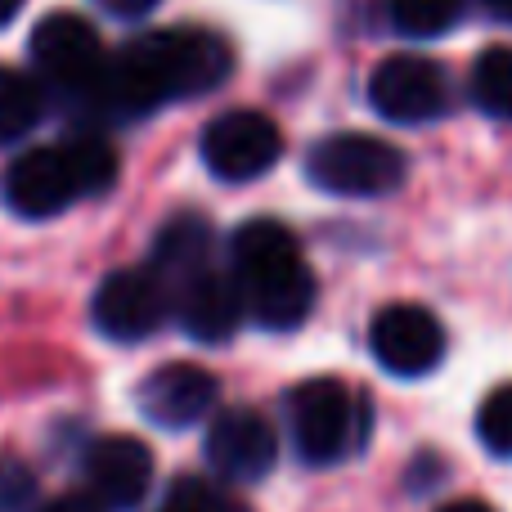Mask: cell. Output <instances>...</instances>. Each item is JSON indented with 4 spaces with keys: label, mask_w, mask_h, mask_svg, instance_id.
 Listing matches in <instances>:
<instances>
[{
    "label": "cell",
    "mask_w": 512,
    "mask_h": 512,
    "mask_svg": "<svg viewBox=\"0 0 512 512\" xmlns=\"http://www.w3.org/2000/svg\"><path fill=\"white\" fill-rule=\"evenodd\" d=\"M23 9V0H0V27L5 23H14V14Z\"/></svg>",
    "instance_id": "cell-27"
},
{
    "label": "cell",
    "mask_w": 512,
    "mask_h": 512,
    "mask_svg": "<svg viewBox=\"0 0 512 512\" xmlns=\"http://www.w3.org/2000/svg\"><path fill=\"white\" fill-rule=\"evenodd\" d=\"M162 512H180V508H171V504H167V508H162Z\"/></svg>",
    "instance_id": "cell-28"
},
{
    "label": "cell",
    "mask_w": 512,
    "mask_h": 512,
    "mask_svg": "<svg viewBox=\"0 0 512 512\" xmlns=\"http://www.w3.org/2000/svg\"><path fill=\"white\" fill-rule=\"evenodd\" d=\"M230 279L243 297V315L274 333L297 328L315 310V274L279 221H248L234 230Z\"/></svg>",
    "instance_id": "cell-2"
},
{
    "label": "cell",
    "mask_w": 512,
    "mask_h": 512,
    "mask_svg": "<svg viewBox=\"0 0 512 512\" xmlns=\"http://www.w3.org/2000/svg\"><path fill=\"white\" fill-rule=\"evenodd\" d=\"M32 499V477L23 468H9L5 481H0V512H14Z\"/></svg>",
    "instance_id": "cell-22"
},
{
    "label": "cell",
    "mask_w": 512,
    "mask_h": 512,
    "mask_svg": "<svg viewBox=\"0 0 512 512\" xmlns=\"http://www.w3.org/2000/svg\"><path fill=\"white\" fill-rule=\"evenodd\" d=\"M0 198L23 221H50V216L68 212L77 198H86V185L77 176L68 144H45V149H27L9 162L0 176Z\"/></svg>",
    "instance_id": "cell-5"
},
{
    "label": "cell",
    "mask_w": 512,
    "mask_h": 512,
    "mask_svg": "<svg viewBox=\"0 0 512 512\" xmlns=\"http://www.w3.org/2000/svg\"><path fill=\"white\" fill-rule=\"evenodd\" d=\"M36 512H99V504L90 495H59L50 504H41Z\"/></svg>",
    "instance_id": "cell-24"
},
{
    "label": "cell",
    "mask_w": 512,
    "mask_h": 512,
    "mask_svg": "<svg viewBox=\"0 0 512 512\" xmlns=\"http://www.w3.org/2000/svg\"><path fill=\"white\" fill-rule=\"evenodd\" d=\"M477 436L490 454L499 459H512V382L508 387H495L477 409Z\"/></svg>",
    "instance_id": "cell-20"
},
{
    "label": "cell",
    "mask_w": 512,
    "mask_h": 512,
    "mask_svg": "<svg viewBox=\"0 0 512 512\" xmlns=\"http://www.w3.org/2000/svg\"><path fill=\"white\" fill-rule=\"evenodd\" d=\"M63 144H68L72 162H77V176H81V185H86V198L104 194V189L117 180V149L99 131H77Z\"/></svg>",
    "instance_id": "cell-19"
},
{
    "label": "cell",
    "mask_w": 512,
    "mask_h": 512,
    "mask_svg": "<svg viewBox=\"0 0 512 512\" xmlns=\"http://www.w3.org/2000/svg\"><path fill=\"white\" fill-rule=\"evenodd\" d=\"M369 104L396 126H423L450 113V81L423 54H391L369 77Z\"/></svg>",
    "instance_id": "cell-7"
},
{
    "label": "cell",
    "mask_w": 512,
    "mask_h": 512,
    "mask_svg": "<svg viewBox=\"0 0 512 512\" xmlns=\"http://www.w3.org/2000/svg\"><path fill=\"white\" fill-rule=\"evenodd\" d=\"M234 68L230 45L207 27H162L108 54L86 99L104 117H144L162 104L216 90Z\"/></svg>",
    "instance_id": "cell-1"
},
{
    "label": "cell",
    "mask_w": 512,
    "mask_h": 512,
    "mask_svg": "<svg viewBox=\"0 0 512 512\" xmlns=\"http://www.w3.org/2000/svg\"><path fill=\"white\" fill-rule=\"evenodd\" d=\"M171 315L180 319V328H185L194 342H207V346L230 342V337L239 333V324L248 319L234 279L225 270H212V265L171 288Z\"/></svg>",
    "instance_id": "cell-14"
},
{
    "label": "cell",
    "mask_w": 512,
    "mask_h": 512,
    "mask_svg": "<svg viewBox=\"0 0 512 512\" xmlns=\"http://www.w3.org/2000/svg\"><path fill=\"white\" fill-rule=\"evenodd\" d=\"M167 504L180 512H248L225 486H212V481H198V477H180L171 486Z\"/></svg>",
    "instance_id": "cell-21"
},
{
    "label": "cell",
    "mask_w": 512,
    "mask_h": 512,
    "mask_svg": "<svg viewBox=\"0 0 512 512\" xmlns=\"http://www.w3.org/2000/svg\"><path fill=\"white\" fill-rule=\"evenodd\" d=\"M171 315V288L149 270H113L99 283L95 301H90V319L108 342H144L162 328V319Z\"/></svg>",
    "instance_id": "cell-8"
},
{
    "label": "cell",
    "mask_w": 512,
    "mask_h": 512,
    "mask_svg": "<svg viewBox=\"0 0 512 512\" xmlns=\"http://www.w3.org/2000/svg\"><path fill=\"white\" fill-rule=\"evenodd\" d=\"M45 117V86L18 68H0V144H14L36 131Z\"/></svg>",
    "instance_id": "cell-16"
},
{
    "label": "cell",
    "mask_w": 512,
    "mask_h": 512,
    "mask_svg": "<svg viewBox=\"0 0 512 512\" xmlns=\"http://www.w3.org/2000/svg\"><path fill=\"white\" fill-rule=\"evenodd\" d=\"M472 104L486 117L512 122V45H490L472 68Z\"/></svg>",
    "instance_id": "cell-17"
},
{
    "label": "cell",
    "mask_w": 512,
    "mask_h": 512,
    "mask_svg": "<svg viewBox=\"0 0 512 512\" xmlns=\"http://www.w3.org/2000/svg\"><path fill=\"white\" fill-rule=\"evenodd\" d=\"M481 5H486L499 23H512V0H481Z\"/></svg>",
    "instance_id": "cell-26"
},
{
    "label": "cell",
    "mask_w": 512,
    "mask_h": 512,
    "mask_svg": "<svg viewBox=\"0 0 512 512\" xmlns=\"http://www.w3.org/2000/svg\"><path fill=\"white\" fill-rule=\"evenodd\" d=\"M436 512H495L490 504H481V499H454V504L436 508Z\"/></svg>",
    "instance_id": "cell-25"
},
{
    "label": "cell",
    "mask_w": 512,
    "mask_h": 512,
    "mask_svg": "<svg viewBox=\"0 0 512 512\" xmlns=\"http://www.w3.org/2000/svg\"><path fill=\"white\" fill-rule=\"evenodd\" d=\"M27 50H32V63H36V72H41V81H50L54 90H63V95H72V99L86 95L90 81L99 77V68H104V59H108L95 23L72 14V9L45 14L41 23L32 27Z\"/></svg>",
    "instance_id": "cell-6"
},
{
    "label": "cell",
    "mask_w": 512,
    "mask_h": 512,
    "mask_svg": "<svg viewBox=\"0 0 512 512\" xmlns=\"http://www.w3.org/2000/svg\"><path fill=\"white\" fill-rule=\"evenodd\" d=\"M99 5H104L108 14H117V18H144L149 9H158L162 0H99Z\"/></svg>",
    "instance_id": "cell-23"
},
{
    "label": "cell",
    "mask_w": 512,
    "mask_h": 512,
    "mask_svg": "<svg viewBox=\"0 0 512 512\" xmlns=\"http://www.w3.org/2000/svg\"><path fill=\"white\" fill-rule=\"evenodd\" d=\"M283 158V135L256 108H234L221 113L212 126L203 131V162L216 180L230 185H248V180L265 176L274 162Z\"/></svg>",
    "instance_id": "cell-9"
},
{
    "label": "cell",
    "mask_w": 512,
    "mask_h": 512,
    "mask_svg": "<svg viewBox=\"0 0 512 512\" xmlns=\"http://www.w3.org/2000/svg\"><path fill=\"white\" fill-rule=\"evenodd\" d=\"M135 400H140V414L149 423L167 427V432H185V427H198L203 418H212L216 400H221V382L203 364L176 360V364L153 369L140 382Z\"/></svg>",
    "instance_id": "cell-13"
},
{
    "label": "cell",
    "mask_w": 512,
    "mask_h": 512,
    "mask_svg": "<svg viewBox=\"0 0 512 512\" xmlns=\"http://www.w3.org/2000/svg\"><path fill=\"white\" fill-rule=\"evenodd\" d=\"M81 477L99 512H131L153 486V454L135 436H99L81 459Z\"/></svg>",
    "instance_id": "cell-12"
},
{
    "label": "cell",
    "mask_w": 512,
    "mask_h": 512,
    "mask_svg": "<svg viewBox=\"0 0 512 512\" xmlns=\"http://www.w3.org/2000/svg\"><path fill=\"white\" fill-rule=\"evenodd\" d=\"M369 351L396 378H423L445 360V328L427 306L396 301V306H382L373 315Z\"/></svg>",
    "instance_id": "cell-10"
},
{
    "label": "cell",
    "mask_w": 512,
    "mask_h": 512,
    "mask_svg": "<svg viewBox=\"0 0 512 512\" xmlns=\"http://www.w3.org/2000/svg\"><path fill=\"white\" fill-rule=\"evenodd\" d=\"M306 176L315 189L337 198H378L405 180V153L378 135H324L306 153Z\"/></svg>",
    "instance_id": "cell-4"
},
{
    "label": "cell",
    "mask_w": 512,
    "mask_h": 512,
    "mask_svg": "<svg viewBox=\"0 0 512 512\" xmlns=\"http://www.w3.org/2000/svg\"><path fill=\"white\" fill-rule=\"evenodd\" d=\"M274 459H279V436H274L265 414L221 409L212 418V427H207V468L225 486H252V481L270 477Z\"/></svg>",
    "instance_id": "cell-11"
},
{
    "label": "cell",
    "mask_w": 512,
    "mask_h": 512,
    "mask_svg": "<svg viewBox=\"0 0 512 512\" xmlns=\"http://www.w3.org/2000/svg\"><path fill=\"white\" fill-rule=\"evenodd\" d=\"M463 5H468V0H391L387 14H391V27H396L400 36L432 41V36H445L454 23H459Z\"/></svg>",
    "instance_id": "cell-18"
},
{
    "label": "cell",
    "mask_w": 512,
    "mask_h": 512,
    "mask_svg": "<svg viewBox=\"0 0 512 512\" xmlns=\"http://www.w3.org/2000/svg\"><path fill=\"white\" fill-rule=\"evenodd\" d=\"M207 265H212V225H207L203 216L185 212V216H176V221H167L158 230L149 270L158 274L167 288H176L180 279L207 270Z\"/></svg>",
    "instance_id": "cell-15"
},
{
    "label": "cell",
    "mask_w": 512,
    "mask_h": 512,
    "mask_svg": "<svg viewBox=\"0 0 512 512\" xmlns=\"http://www.w3.org/2000/svg\"><path fill=\"white\" fill-rule=\"evenodd\" d=\"M288 427L301 459L315 463V468H333V463L360 454L364 436H369V405L351 382L310 378L292 387Z\"/></svg>",
    "instance_id": "cell-3"
}]
</instances>
